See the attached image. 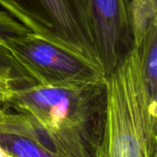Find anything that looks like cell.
<instances>
[{
	"mask_svg": "<svg viewBox=\"0 0 157 157\" xmlns=\"http://www.w3.org/2000/svg\"><path fill=\"white\" fill-rule=\"evenodd\" d=\"M106 83L18 87L5 104L35 121L56 157H95L104 131Z\"/></svg>",
	"mask_w": 157,
	"mask_h": 157,
	"instance_id": "1",
	"label": "cell"
},
{
	"mask_svg": "<svg viewBox=\"0 0 157 157\" xmlns=\"http://www.w3.org/2000/svg\"><path fill=\"white\" fill-rule=\"evenodd\" d=\"M104 131L95 157H157L156 101L135 47L107 76Z\"/></svg>",
	"mask_w": 157,
	"mask_h": 157,
	"instance_id": "2",
	"label": "cell"
},
{
	"mask_svg": "<svg viewBox=\"0 0 157 157\" xmlns=\"http://www.w3.org/2000/svg\"><path fill=\"white\" fill-rule=\"evenodd\" d=\"M0 75L12 90L107 80L98 65L31 31L0 42Z\"/></svg>",
	"mask_w": 157,
	"mask_h": 157,
	"instance_id": "3",
	"label": "cell"
},
{
	"mask_svg": "<svg viewBox=\"0 0 157 157\" xmlns=\"http://www.w3.org/2000/svg\"><path fill=\"white\" fill-rule=\"evenodd\" d=\"M0 5L29 31L101 68L87 0H0Z\"/></svg>",
	"mask_w": 157,
	"mask_h": 157,
	"instance_id": "4",
	"label": "cell"
},
{
	"mask_svg": "<svg viewBox=\"0 0 157 157\" xmlns=\"http://www.w3.org/2000/svg\"><path fill=\"white\" fill-rule=\"evenodd\" d=\"M98 63L106 75L133 47L129 23V0H87Z\"/></svg>",
	"mask_w": 157,
	"mask_h": 157,
	"instance_id": "5",
	"label": "cell"
},
{
	"mask_svg": "<svg viewBox=\"0 0 157 157\" xmlns=\"http://www.w3.org/2000/svg\"><path fill=\"white\" fill-rule=\"evenodd\" d=\"M128 15L133 47L138 48L147 33L157 27V0H129Z\"/></svg>",
	"mask_w": 157,
	"mask_h": 157,
	"instance_id": "6",
	"label": "cell"
},
{
	"mask_svg": "<svg viewBox=\"0 0 157 157\" xmlns=\"http://www.w3.org/2000/svg\"><path fill=\"white\" fill-rule=\"evenodd\" d=\"M136 49L147 90L151 97L157 98V27L147 33L141 45Z\"/></svg>",
	"mask_w": 157,
	"mask_h": 157,
	"instance_id": "7",
	"label": "cell"
},
{
	"mask_svg": "<svg viewBox=\"0 0 157 157\" xmlns=\"http://www.w3.org/2000/svg\"><path fill=\"white\" fill-rule=\"evenodd\" d=\"M0 147L13 157H56L36 142L12 133L0 132Z\"/></svg>",
	"mask_w": 157,
	"mask_h": 157,
	"instance_id": "8",
	"label": "cell"
},
{
	"mask_svg": "<svg viewBox=\"0 0 157 157\" xmlns=\"http://www.w3.org/2000/svg\"><path fill=\"white\" fill-rule=\"evenodd\" d=\"M28 32L29 30L10 14L0 11V42L9 38L24 35Z\"/></svg>",
	"mask_w": 157,
	"mask_h": 157,
	"instance_id": "9",
	"label": "cell"
},
{
	"mask_svg": "<svg viewBox=\"0 0 157 157\" xmlns=\"http://www.w3.org/2000/svg\"><path fill=\"white\" fill-rule=\"evenodd\" d=\"M12 92V88L8 81L0 75V102L6 103L9 98Z\"/></svg>",
	"mask_w": 157,
	"mask_h": 157,
	"instance_id": "10",
	"label": "cell"
},
{
	"mask_svg": "<svg viewBox=\"0 0 157 157\" xmlns=\"http://www.w3.org/2000/svg\"><path fill=\"white\" fill-rule=\"evenodd\" d=\"M0 157H13L11 155H9L8 154H6L1 147H0Z\"/></svg>",
	"mask_w": 157,
	"mask_h": 157,
	"instance_id": "11",
	"label": "cell"
},
{
	"mask_svg": "<svg viewBox=\"0 0 157 157\" xmlns=\"http://www.w3.org/2000/svg\"><path fill=\"white\" fill-rule=\"evenodd\" d=\"M4 104H5V103H3V102H0V107H2V106H3Z\"/></svg>",
	"mask_w": 157,
	"mask_h": 157,
	"instance_id": "12",
	"label": "cell"
}]
</instances>
